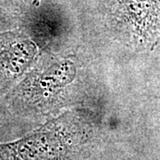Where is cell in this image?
Returning <instances> with one entry per match:
<instances>
[{
	"instance_id": "6da1fadb",
	"label": "cell",
	"mask_w": 160,
	"mask_h": 160,
	"mask_svg": "<svg viewBox=\"0 0 160 160\" xmlns=\"http://www.w3.org/2000/svg\"><path fill=\"white\" fill-rule=\"evenodd\" d=\"M115 20L149 41L160 37V0H102Z\"/></svg>"
},
{
	"instance_id": "7a4b0ae2",
	"label": "cell",
	"mask_w": 160,
	"mask_h": 160,
	"mask_svg": "<svg viewBox=\"0 0 160 160\" xmlns=\"http://www.w3.org/2000/svg\"><path fill=\"white\" fill-rule=\"evenodd\" d=\"M35 55L33 43L23 33L0 32V96L29 68Z\"/></svg>"
},
{
	"instance_id": "3957f363",
	"label": "cell",
	"mask_w": 160,
	"mask_h": 160,
	"mask_svg": "<svg viewBox=\"0 0 160 160\" xmlns=\"http://www.w3.org/2000/svg\"><path fill=\"white\" fill-rule=\"evenodd\" d=\"M18 0H0V30L12 18H15L20 12Z\"/></svg>"
}]
</instances>
